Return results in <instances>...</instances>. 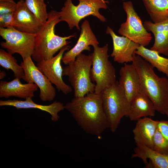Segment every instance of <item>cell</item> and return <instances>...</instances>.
Masks as SVG:
<instances>
[{
  "label": "cell",
  "mask_w": 168,
  "mask_h": 168,
  "mask_svg": "<svg viewBox=\"0 0 168 168\" xmlns=\"http://www.w3.org/2000/svg\"><path fill=\"white\" fill-rule=\"evenodd\" d=\"M79 126L86 133L100 136L109 128L102 103L101 93H89L74 97L65 105Z\"/></svg>",
  "instance_id": "1"
},
{
  "label": "cell",
  "mask_w": 168,
  "mask_h": 168,
  "mask_svg": "<svg viewBox=\"0 0 168 168\" xmlns=\"http://www.w3.org/2000/svg\"><path fill=\"white\" fill-rule=\"evenodd\" d=\"M132 63L139 74L141 88L152 102L156 111L165 114L168 107V78L159 77L147 61L134 53Z\"/></svg>",
  "instance_id": "2"
},
{
  "label": "cell",
  "mask_w": 168,
  "mask_h": 168,
  "mask_svg": "<svg viewBox=\"0 0 168 168\" xmlns=\"http://www.w3.org/2000/svg\"><path fill=\"white\" fill-rule=\"evenodd\" d=\"M61 21L59 12L51 10L48 18L36 34L35 49L31 58L38 63L51 58L58 51L69 42L68 39L74 37V35L61 37L55 34V26Z\"/></svg>",
  "instance_id": "3"
},
{
  "label": "cell",
  "mask_w": 168,
  "mask_h": 168,
  "mask_svg": "<svg viewBox=\"0 0 168 168\" xmlns=\"http://www.w3.org/2000/svg\"><path fill=\"white\" fill-rule=\"evenodd\" d=\"M92 65L91 54L81 53L63 68V76L68 77L74 97H82L94 92L95 84L91 77Z\"/></svg>",
  "instance_id": "4"
},
{
  "label": "cell",
  "mask_w": 168,
  "mask_h": 168,
  "mask_svg": "<svg viewBox=\"0 0 168 168\" xmlns=\"http://www.w3.org/2000/svg\"><path fill=\"white\" fill-rule=\"evenodd\" d=\"M103 108L111 131L114 132L122 119L128 116L131 103L118 82L101 93Z\"/></svg>",
  "instance_id": "5"
},
{
  "label": "cell",
  "mask_w": 168,
  "mask_h": 168,
  "mask_svg": "<svg viewBox=\"0 0 168 168\" xmlns=\"http://www.w3.org/2000/svg\"><path fill=\"white\" fill-rule=\"evenodd\" d=\"M79 3L75 6L72 0H65L64 6L59 12L61 21L66 22L70 29L76 27L80 30V21L85 17L93 15L100 21H106L105 18L99 12V10L106 9L108 1L105 0H78Z\"/></svg>",
  "instance_id": "6"
},
{
  "label": "cell",
  "mask_w": 168,
  "mask_h": 168,
  "mask_svg": "<svg viewBox=\"0 0 168 168\" xmlns=\"http://www.w3.org/2000/svg\"><path fill=\"white\" fill-rule=\"evenodd\" d=\"M93 47V51L91 54L92 65L91 77L95 84L94 92L99 94L116 83V71L109 59L108 44L102 47L98 45Z\"/></svg>",
  "instance_id": "7"
},
{
  "label": "cell",
  "mask_w": 168,
  "mask_h": 168,
  "mask_svg": "<svg viewBox=\"0 0 168 168\" xmlns=\"http://www.w3.org/2000/svg\"><path fill=\"white\" fill-rule=\"evenodd\" d=\"M0 35L5 40L1 43V46L12 54H18L23 60L31 57L35 43V34L19 31L14 27H0Z\"/></svg>",
  "instance_id": "8"
},
{
  "label": "cell",
  "mask_w": 168,
  "mask_h": 168,
  "mask_svg": "<svg viewBox=\"0 0 168 168\" xmlns=\"http://www.w3.org/2000/svg\"><path fill=\"white\" fill-rule=\"evenodd\" d=\"M123 7L127 15L126 21L122 23L118 30L121 35L145 47L152 39L150 33L145 28L142 21L135 11L131 1L124 2Z\"/></svg>",
  "instance_id": "9"
},
{
  "label": "cell",
  "mask_w": 168,
  "mask_h": 168,
  "mask_svg": "<svg viewBox=\"0 0 168 168\" xmlns=\"http://www.w3.org/2000/svg\"><path fill=\"white\" fill-rule=\"evenodd\" d=\"M23 68L25 75L23 79L27 83L35 84L40 90V98L43 101H51L56 95V90L48 78L38 69L31 57L23 60L20 64Z\"/></svg>",
  "instance_id": "10"
},
{
  "label": "cell",
  "mask_w": 168,
  "mask_h": 168,
  "mask_svg": "<svg viewBox=\"0 0 168 168\" xmlns=\"http://www.w3.org/2000/svg\"><path fill=\"white\" fill-rule=\"evenodd\" d=\"M69 46L62 48L55 56L37 63V66L39 70L54 84L59 91L68 94L72 91L71 86L63 80V68L61 62L64 52L68 49Z\"/></svg>",
  "instance_id": "11"
},
{
  "label": "cell",
  "mask_w": 168,
  "mask_h": 168,
  "mask_svg": "<svg viewBox=\"0 0 168 168\" xmlns=\"http://www.w3.org/2000/svg\"><path fill=\"white\" fill-rule=\"evenodd\" d=\"M106 33L111 36L113 40V50L110 56L114 61L121 64L132 62L133 54L140 45L126 37L117 35L109 26Z\"/></svg>",
  "instance_id": "12"
},
{
  "label": "cell",
  "mask_w": 168,
  "mask_h": 168,
  "mask_svg": "<svg viewBox=\"0 0 168 168\" xmlns=\"http://www.w3.org/2000/svg\"><path fill=\"white\" fill-rule=\"evenodd\" d=\"M14 18V27L26 33L36 35L43 24L29 9L24 0L16 3Z\"/></svg>",
  "instance_id": "13"
},
{
  "label": "cell",
  "mask_w": 168,
  "mask_h": 168,
  "mask_svg": "<svg viewBox=\"0 0 168 168\" xmlns=\"http://www.w3.org/2000/svg\"><path fill=\"white\" fill-rule=\"evenodd\" d=\"M81 28L80 35L76 44L63 55L62 61L65 65L74 61L83 50L90 51V45L93 46L99 44L87 20H85L82 23Z\"/></svg>",
  "instance_id": "14"
},
{
  "label": "cell",
  "mask_w": 168,
  "mask_h": 168,
  "mask_svg": "<svg viewBox=\"0 0 168 168\" xmlns=\"http://www.w3.org/2000/svg\"><path fill=\"white\" fill-rule=\"evenodd\" d=\"M119 74V84L131 103L141 89L138 72L132 63L131 64L124 63L120 68Z\"/></svg>",
  "instance_id": "15"
},
{
  "label": "cell",
  "mask_w": 168,
  "mask_h": 168,
  "mask_svg": "<svg viewBox=\"0 0 168 168\" xmlns=\"http://www.w3.org/2000/svg\"><path fill=\"white\" fill-rule=\"evenodd\" d=\"M38 88L33 83H22L20 79L17 77L9 82L1 81L0 82V97L8 98L14 96L24 99L32 98Z\"/></svg>",
  "instance_id": "16"
},
{
  "label": "cell",
  "mask_w": 168,
  "mask_h": 168,
  "mask_svg": "<svg viewBox=\"0 0 168 168\" xmlns=\"http://www.w3.org/2000/svg\"><path fill=\"white\" fill-rule=\"evenodd\" d=\"M0 106H12L17 109H37L49 113L51 116V120L54 122L58 121L59 119L58 113L65 109V106L61 102L55 101L50 105H44L35 103L32 98H28L25 100H0Z\"/></svg>",
  "instance_id": "17"
},
{
  "label": "cell",
  "mask_w": 168,
  "mask_h": 168,
  "mask_svg": "<svg viewBox=\"0 0 168 168\" xmlns=\"http://www.w3.org/2000/svg\"><path fill=\"white\" fill-rule=\"evenodd\" d=\"M137 121L133 130L135 142L152 149L153 139L157 129L158 120L145 117Z\"/></svg>",
  "instance_id": "18"
},
{
  "label": "cell",
  "mask_w": 168,
  "mask_h": 168,
  "mask_svg": "<svg viewBox=\"0 0 168 168\" xmlns=\"http://www.w3.org/2000/svg\"><path fill=\"white\" fill-rule=\"evenodd\" d=\"M143 26L146 30L152 32L154 42L150 49L160 54L168 56V18L157 23L146 21Z\"/></svg>",
  "instance_id": "19"
},
{
  "label": "cell",
  "mask_w": 168,
  "mask_h": 168,
  "mask_svg": "<svg viewBox=\"0 0 168 168\" xmlns=\"http://www.w3.org/2000/svg\"><path fill=\"white\" fill-rule=\"evenodd\" d=\"M156 111L152 102L141 88L131 103L128 117L131 121H137L143 117L154 116Z\"/></svg>",
  "instance_id": "20"
},
{
  "label": "cell",
  "mask_w": 168,
  "mask_h": 168,
  "mask_svg": "<svg viewBox=\"0 0 168 168\" xmlns=\"http://www.w3.org/2000/svg\"><path fill=\"white\" fill-rule=\"evenodd\" d=\"M132 158H138L146 168H168V155L158 153L147 146L136 144Z\"/></svg>",
  "instance_id": "21"
},
{
  "label": "cell",
  "mask_w": 168,
  "mask_h": 168,
  "mask_svg": "<svg viewBox=\"0 0 168 168\" xmlns=\"http://www.w3.org/2000/svg\"><path fill=\"white\" fill-rule=\"evenodd\" d=\"M135 53L168 77V58L163 57L157 52L148 49L142 45H140Z\"/></svg>",
  "instance_id": "22"
},
{
  "label": "cell",
  "mask_w": 168,
  "mask_h": 168,
  "mask_svg": "<svg viewBox=\"0 0 168 168\" xmlns=\"http://www.w3.org/2000/svg\"><path fill=\"white\" fill-rule=\"evenodd\" d=\"M153 22L157 23L168 18V0H142Z\"/></svg>",
  "instance_id": "23"
},
{
  "label": "cell",
  "mask_w": 168,
  "mask_h": 168,
  "mask_svg": "<svg viewBox=\"0 0 168 168\" xmlns=\"http://www.w3.org/2000/svg\"><path fill=\"white\" fill-rule=\"evenodd\" d=\"M0 65L7 70H11L15 77L23 79L25 75L23 68L12 54L2 49H0Z\"/></svg>",
  "instance_id": "24"
},
{
  "label": "cell",
  "mask_w": 168,
  "mask_h": 168,
  "mask_svg": "<svg viewBox=\"0 0 168 168\" xmlns=\"http://www.w3.org/2000/svg\"><path fill=\"white\" fill-rule=\"evenodd\" d=\"M29 9L44 24L49 16L44 0H25Z\"/></svg>",
  "instance_id": "25"
},
{
  "label": "cell",
  "mask_w": 168,
  "mask_h": 168,
  "mask_svg": "<svg viewBox=\"0 0 168 168\" xmlns=\"http://www.w3.org/2000/svg\"><path fill=\"white\" fill-rule=\"evenodd\" d=\"M153 149L155 152L165 155H168V141L157 129L153 139Z\"/></svg>",
  "instance_id": "26"
},
{
  "label": "cell",
  "mask_w": 168,
  "mask_h": 168,
  "mask_svg": "<svg viewBox=\"0 0 168 168\" xmlns=\"http://www.w3.org/2000/svg\"><path fill=\"white\" fill-rule=\"evenodd\" d=\"M16 6L13 0H0V14L14 12Z\"/></svg>",
  "instance_id": "27"
},
{
  "label": "cell",
  "mask_w": 168,
  "mask_h": 168,
  "mask_svg": "<svg viewBox=\"0 0 168 168\" xmlns=\"http://www.w3.org/2000/svg\"><path fill=\"white\" fill-rule=\"evenodd\" d=\"M14 12L0 14V27H14Z\"/></svg>",
  "instance_id": "28"
},
{
  "label": "cell",
  "mask_w": 168,
  "mask_h": 168,
  "mask_svg": "<svg viewBox=\"0 0 168 168\" xmlns=\"http://www.w3.org/2000/svg\"><path fill=\"white\" fill-rule=\"evenodd\" d=\"M157 129L168 141V120H158Z\"/></svg>",
  "instance_id": "29"
},
{
  "label": "cell",
  "mask_w": 168,
  "mask_h": 168,
  "mask_svg": "<svg viewBox=\"0 0 168 168\" xmlns=\"http://www.w3.org/2000/svg\"><path fill=\"white\" fill-rule=\"evenodd\" d=\"M6 74L4 71H2L0 72V79H2L5 76Z\"/></svg>",
  "instance_id": "30"
},
{
  "label": "cell",
  "mask_w": 168,
  "mask_h": 168,
  "mask_svg": "<svg viewBox=\"0 0 168 168\" xmlns=\"http://www.w3.org/2000/svg\"><path fill=\"white\" fill-rule=\"evenodd\" d=\"M165 114H166L167 117L168 118V107L166 112Z\"/></svg>",
  "instance_id": "31"
},
{
  "label": "cell",
  "mask_w": 168,
  "mask_h": 168,
  "mask_svg": "<svg viewBox=\"0 0 168 168\" xmlns=\"http://www.w3.org/2000/svg\"><path fill=\"white\" fill-rule=\"evenodd\" d=\"M123 0V1H124V0Z\"/></svg>",
  "instance_id": "32"
}]
</instances>
